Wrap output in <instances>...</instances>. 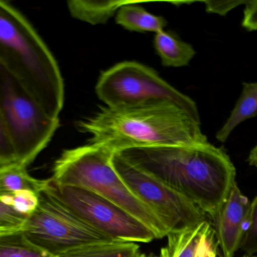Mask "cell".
<instances>
[{"mask_svg":"<svg viewBox=\"0 0 257 257\" xmlns=\"http://www.w3.org/2000/svg\"><path fill=\"white\" fill-rule=\"evenodd\" d=\"M116 153L187 198L212 220L236 183V170L229 156L209 142L138 147Z\"/></svg>","mask_w":257,"mask_h":257,"instance_id":"cell-1","label":"cell"},{"mask_svg":"<svg viewBox=\"0 0 257 257\" xmlns=\"http://www.w3.org/2000/svg\"><path fill=\"white\" fill-rule=\"evenodd\" d=\"M77 127L91 136L89 144L103 146L114 153L138 147L208 142L200 119L168 100L105 106L92 116L79 121Z\"/></svg>","mask_w":257,"mask_h":257,"instance_id":"cell-2","label":"cell"},{"mask_svg":"<svg viewBox=\"0 0 257 257\" xmlns=\"http://www.w3.org/2000/svg\"><path fill=\"white\" fill-rule=\"evenodd\" d=\"M0 65L49 116L58 118L64 83L56 59L28 19L4 1H0Z\"/></svg>","mask_w":257,"mask_h":257,"instance_id":"cell-3","label":"cell"},{"mask_svg":"<svg viewBox=\"0 0 257 257\" xmlns=\"http://www.w3.org/2000/svg\"><path fill=\"white\" fill-rule=\"evenodd\" d=\"M113 152L89 144L64 150L55 161L51 180L56 186L82 188L94 192L128 212L163 238L169 233L161 219L125 186L111 164Z\"/></svg>","mask_w":257,"mask_h":257,"instance_id":"cell-4","label":"cell"},{"mask_svg":"<svg viewBox=\"0 0 257 257\" xmlns=\"http://www.w3.org/2000/svg\"><path fill=\"white\" fill-rule=\"evenodd\" d=\"M0 113L14 147L16 162L27 167L47 147L60 126L0 65Z\"/></svg>","mask_w":257,"mask_h":257,"instance_id":"cell-5","label":"cell"},{"mask_svg":"<svg viewBox=\"0 0 257 257\" xmlns=\"http://www.w3.org/2000/svg\"><path fill=\"white\" fill-rule=\"evenodd\" d=\"M22 231L31 243L55 257L84 245L112 240L63 202L50 183L39 195L38 205Z\"/></svg>","mask_w":257,"mask_h":257,"instance_id":"cell-6","label":"cell"},{"mask_svg":"<svg viewBox=\"0 0 257 257\" xmlns=\"http://www.w3.org/2000/svg\"><path fill=\"white\" fill-rule=\"evenodd\" d=\"M95 90L108 107L168 100L200 119L196 103L191 97L164 80L156 70L135 61L118 63L103 72Z\"/></svg>","mask_w":257,"mask_h":257,"instance_id":"cell-7","label":"cell"},{"mask_svg":"<svg viewBox=\"0 0 257 257\" xmlns=\"http://www.w3.org/2000/svg\"><path fill=\"white\" fill-rule=\"evenodd\" d=\"M111 164L129 190L156 213L169 232L207 219L204 212L187 198L130 165L118 153H114Z\"/></svg>","mask_w":257,"mask_h":257,"instance_id":"cell-8","label":"cell"},{"mask_svg":"<svg viewBox=\"0 0 257 257\" xmlns=\"http://www.w3.org/2000/svg\"><path fill=\"white\" fill-rule=\"evenodd\" d=\"M50 186L84 221L112 240L150 243L156 239L145 224L100 195L82 188L56 186L52 181Z\"/></svg>","mask_w":257,"mask_h":257,"instance_id":"cell-9","label":"cell"},{"mask_svg":"<svg viewBox=\"0 0 257 257\" xmlns=\"http://www.w3.org/2000/svg\"><path fill=\"white\" fill-rule=\"evenodd\" d=\"M250 201L242 193L237 183L233 185L214 221L218 246L223 257H234L239 249L242 230Z\"/></svg>","mask_w":257,"mask_h":257,"instance_id":"cell-10","label":"cell"},{"mask_svg":"<svg viewBox=\"0 0 257 257\" xmlns=\"http://www.w3.org/2000/svg\"><path fill=\"white\" fill-rule=\"evenodd\" d=\"M162 257H217L218 243L210 221L178 231H170Z\"/></svg>","mask_w":257,"mask_h":257,"instance_id":"cell-11","label":"cell"},{"mask_svg":"<svg viewBox=\"0 0 257 257\" xmlns=\"http://www.w3.org/2000/svg\"><path fill=\"white\" fill-rule=\"evenodd\" d=\"M115 22L127 31L138 33H157L168 25L163 17L151 14L135 1H126L118 9Z\"/></svg>","mask_w":257,"mask_h":257,"instance_id":"cell-12","label":"cell"},{"mask_svg":"<svg viewBox=\"0 0 257 257\" xmlns=\"http://www.w3.org/2000/svg\"><path fill=\"white\" fill-rule=\"evenodd\" d=\"M154 46L164 67H186L196 55L190 44L164 30L156 33Z\"/></svg>","mask_w":257,"mask_h":257,"instance_id":"cell-13","label":"cell"},{"mask_svg":"<svg viewBox=\"0 0 257 257\" xmlns=\"http://www.w3.org/2000/svg\"><path fill=\"white\" fill-rule=\"evenodd\" d=\"M50 183V179L40 180L30 175L27 168L17 162L0 167V196H12L16 192L30 190L40 194Z\"/></svg>","mask_w":257,"mask_h":257,"instance_id":"cell-14","label":"cell"},{"mask_svg":"<svg viewBox=\"0 0 257 257\" xmlns=\"http://www.w3.org/2000/svg\"><path fill=\"white\" fill-rule=\"evenodd\" d=\"M256 110L257 84L255 82H243L241 94L228 119L216 133V140L219 142H226L234 128L245 120L255 117Z\"/></svg>","mask_w":257,"mask_h":257,"instance_id":"cell-15","label":"cell"},{"mask_svg":"<svg viewBox=\"0 0 257 257\" xmlns=\"http://www.w3.org/2000/svg\"><path fill=\"white\" fill-rule=\"evenodd\" d=\"M125 3L126 1L112 0H70L67 4L69 11L73 18L92 25H97L106 24Z\"/></svg>","mask_w":257,"mask_h":257,"instance_id":"cell-16","label":"cell"},{"mask_svg":"<svg viewBox=\"0 0 257 257\" xmlns=\"http://www.w3.org/2000/svg\"><path fill=\"white\" fill-rule=\"evenodd\" d=\"M138 243L123 240H106L79 246L57 257H139Z\"/></svg>","mask_w":257,"mask_h":257,"instance_id":"cell-17","label":"cell"},{"mask_svg":"<svg viewBox=\"0 0 257 257\" xmlns=\"http://www.w3.org/2000/svg\"><path fill=\"white\" fill-rule=\"evenodd\" d=\"M0 257H55L31 243L22 230L0 231Z\"/></svg>","mask_w":257,"mask_h":257,"instance_id":"cell-18","label":"cell"},{"mask_svg":"<svg viewBox=\"0 0 257 257\" xmlns=\"http://www.w3.org/2000/svg\"><path fill=\"white\" fill-rule=\"evenodd\" d=\"M257 200L256 197L250 201L247 214L245 218L242 230L239 249L245 252V255H254L257 250Z\"/></svg>","mask_w":257,"mask_h":257,"instance_id":"cell-19","label":"cell"},{"mask_svg":"<svg viewBox=\"0 0 257 257\" xmlns=\"http://www.w3.org/2000/svg\"><path fill=\"white\" fill-rule=\"evenodd\" d=\"M28 217L0 197V231L22 230Z\"/></svg>","mask_w":257,"mask_h":257,"instance_id":"cell-20","label":"cell"},{"mask_svg":"<svg viewBox=\"0 0 257 257\" xmlns=\"http://www.w3.org/2000/svg\"><path fill=\"white\" fill-rule=\"evenodd\" d=\"M39 195L40 194L33 191L23 190L16 192L12 196L1 197L7 204L28 216L36 210L38 205Z\"/></svg>","mask_w":257,"mask_h":257,"instance_id":"cell-21","label":"cell"},{"mask_svg":"<svg viewBox=\"0 0 257 257\" xmlns=\"http://www.w3.org/2000/svg\"><path fill=\"white\" fill-rule=\"evenodd\" d=\"M16 162V155L0 113V167Z\"/></svg>","mask_w":257,"mask_h":257,"instance_id":"cell-22","label":"cell"},{"mask_svg":"<svg viewBox=\"0 0 257 257\" xmlns=\"http://www.w3.org/2000/svg\"><path fill=\"white\" fill-rule=\"evenodd\" d=\"M247 1H237V0H231V1H204L205 5L206 11L208 13L219 15V16H225L233 9L239 7L240 5H245Z\"/></svg>","mask_w":257,"mask_h":257,"instance_id":"cell-23","label":"cell"},{"mask_svg":"<svg viewBox=\"0 0 257 257\" xmlns=\"http://www.w3.org/2000/svg\"><path fill=\"white\" fill-rule=\"evenodd\" d=\"M256 1H247L245 4L244 16L242 26L248 31L256 30Z\"/></svg>","mask_w":257,"mask_h":257,"instance_id":"cell-24","label":"cell"},{"mask_svg":"<svg viewBox=\"0 0 257 257\" xmlns=\"http://www.w3.org/2000/svg\"><path fill=\"white\" fill-rule=\"evenodd\" d=\"M248 162L250 165H256V147H254V148L251 150L248 158Z\"/></svg>","mask_w":257,"mask_h":257,"instance_id":"cell-25","label":"cell"},{"mask_svg":"<svg viewBox=\"0 0 257 257\" xmlns=\"http://www.w3.org/2000/svg\"><path fill=\"white\" fill-rule=\"evenodd\" d=\"M139 257H162L161 255H146V254H141Z\"/></svg>","mask_w":257,"mask_h":257,"instance_id":"cell-26","label":"cell"},{"mask_svg":"<svg viewBox=\"0 0 257 257\" xmlns=\"http://www.w3.org/2000/svg\"><path fill=\"white\" fill-rule=\"evenodd\" d=\"M243 257H255V255H245V254H244V255H243Z\"/></svg>","mask_w":257,"mask_h":257,"instance_id":"cell-27","label":"cell"}]
</instances>
